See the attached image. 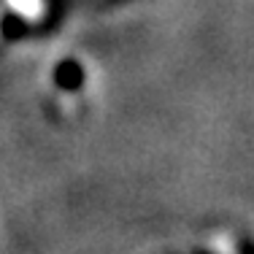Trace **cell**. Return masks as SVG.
Listing matches in <instances>:
<instances>
[{
  "mask_svg": "<svg viewBox=\"0 0 254 254\" xmlns=\"http://www.w3.org/2000/svg\"><path fill=\"white\" fill-rule=\"evenodd\" d=\"M3 5L14 16H19L27 25H41L49 14V3L46 0H3Z\"/></svg>",
  "mask_w": 254,
  "mask_h": 254,
  "instance_id": "1",
  "label": "cell"
},
{
  "mask_svg": "<svg viewBox=\"0 0 254 254\" xmlns=\"http://www.w3.org/2000/svg\"><path fill=\"white\" fill-rule=\"evenodd\" d=\"M0 30H3V5H0Z\"/></svg>",
  "mask_w": 254,
  "mask_h": 254,
  "instance_id": "2",
  "label": "cell"
}]
</instances>
